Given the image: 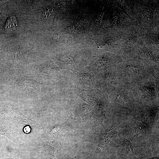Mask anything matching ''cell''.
I'll use <instances>...</instances> for the list:
<instances>
[{
  "label": "cell",
  "mask_w": 159,
  "mask_h": 159,
  "mask_svg": "<svg viewBox=\"0 0 159 159\" xmlns=\"http://www.w3.org/2000/svg\"><path fill=\"white\" fill-rule=\"evenodd\" d=\"M116 128L115 126L112 127L108 130H106L104 132L101 133L99 136V140L98 146L96 150L93 158L99 153L101 152L106 148L112 136L115 133Z\"/></svg>",
  "instance_id": "6da1fadb"
},
{
  "label": "cell",
  "mask_w": 159,
  "mask_h": 159,
  "mask_svg": "<svg viewBox=\"0 0 159 159\" xmlns=\"http://www.w3.org/2000/svg\"><path fill=\"white\" fill-rule=\"evenodd\" d=\"M31 128L29 126L25 127L24 128V131L25 133H28L30 132L31 131Z\"/></svg>",
  "instance_id": "8992f818"
},
{
  "label": "cell",
  "mask_w": 159,
  "mask_h": 159,
  "mask_svg": "<svg viewBox=\"0 0 159 159\" xmlns=\"http://www.w3.org/2000/svg\"><path fill=\"white\" fill-rule=\"evenodd\" d=\"M17 25V21L15 16L11 15L9 17L5 26L4 30L6 32L13 30Z\"/></svg>",
  "instance_id": "3957f363"
},
{
  "label": "cell",
  "mask_w": 159,
  "mask_h": 159,
  "mask_svg": "<svg viewBox=\"0 0 159 159\" xmlns=\"http://www.w3.org/2000/svg\"><path fill=\"white\" fill-rule=\"evenodd\" d=\"M20 84L29 86L34 88L39 93V92L40 87L39 83L35 80L32 79L28 76H22L18 82Z\"/></svg>",
  "instance_id": "7a4b0ae2"
},
{
  "label": "cell",
  "mask_w": 159,
  "mask_h": 159,
  "mask_svg": "<svg viewBox=\"0 0 159 159\" xmlns=\"http://www.w3.org/2000/svg\"><path fill=\"white\" fill-rule=\"evenodd\" d=\"M55 149L49 145H47L44 150V154L48 159H57L55 158L54 153Z\"/></svg>",
  "instance_id": "277c9868"
},
{
  "label": "cell",
  "mask_w": 159,
  "mask_h": 159,
  "mask_svg": "<svg viewBox=\"0 0 159 159\" xmlns=\"http://www.w3.org/2000/svg\"><path fill=\"white\" fill-rule=\"evenodd\" d=\"M54 14V11L51 8H46L44 9L42 15L43 18L45 19H49L53 17Z\"/></svg>",
  "instance_id": "5b68a950"
}]
</instances>
